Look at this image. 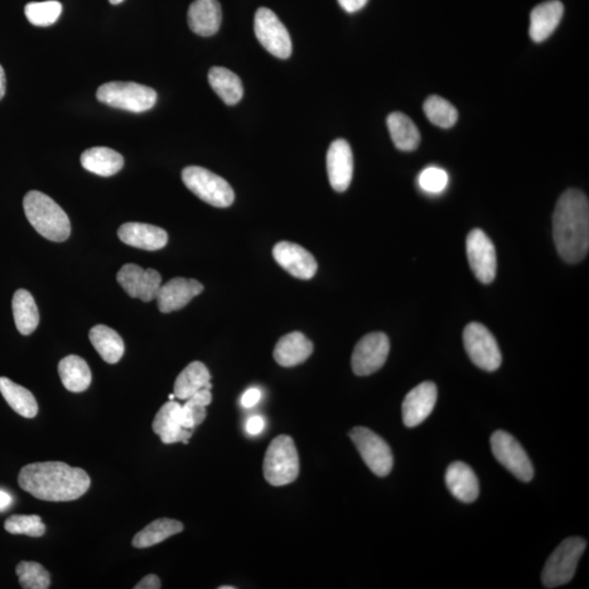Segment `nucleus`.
I'll use <instances>...</instances> for the list:
<instances>
[{"label":"nucleus","mask_w":589,"mask_h":589,"mask_svg":"<svg viewBox=\"0 0 589 589\" xmlns=\"http://www.w3.org/2000/svg\"><path fill=\"white\" fill-rule=\"evenodd\" d=\"M586 545V540L579 537L563 540L545 564L542 573L544 586L553 589L571 582Z\"/></svg>","instance_id":"nucleus-6"},{"label":"nucleus","mask_w":589,"mask_h":589,"mask_svg":"<svg viewBox=\"0 0 589 589\" xmlns=\"http://www.w3.org/2000/svg\"><path fill=\"white\" fill-rule=\"evenodd\" d=\"M117 281L132 298L149 303L157 298L162 277L156 270H144L137 264H125L117 273Z\"/></svg>","instance_id":"nucleus-14"},{"label":"nucleus","mask_w":589,"mask_h":589,"mask_svg":"<svg viewBox=\"0 0 589 589\" xmlns=\"http://www.w3.org/2000/svg\"><path fill=\"white\" fill-rule=\"evenodd\" d=\"M220 589H235L234 586H221Z\"/></svg>","instance_id":"nucleus-47"},{"label":"nucleus","mask_w":589,"mask_h":589,"mask_svg":"<svg viewBox=\"0 0 589 589\" xmlns=\"http://www.w3.org/2000/svg\"><path fill=\"white\" fill-rule=\"evenodd\" d=\"M211 402L212 394L209 389H201L186 399L185 405L182 407V427L193 431L204 423L206 417V407H209Z\"/></svg>","instance_id":"nucleus-34"},{"label":"nucleus","mask_w":589,"mask_h":589,"mask_svg":"<svg viewBox=\"0 0 589 589\" xmlns=\"http://www.w3.org/2000/svg\"><path fill=\"white\" fill-rule=\"evenodd\" d=\"M62 4L56 0L48 2L30 3L24 8L26 17L33 26L50 27L61 17Z\"/></svg>","instance_id":"nucleus-36"},{"label":"nucleus","mask_w":589,"mask_h":589,"mask_svg":"<svg viewBox=\"0 0 589 589\" xmlns=\"http://www.w3.org/2000/svg\"><path fill=\"white\" fill-rule=\"evenodd\" d=\"M264 429V420L259 416L250 418L247 423V432L253 436L262 432Z\"/></svg>","instance_id":"nucleus-43"},{"label":"nucleus","mask_w":589,"mask_h":589,"mask_svg":"<svg viewBox=\"0 0 589 589\" xmlns=\"http://www.w3.org/2000/svg\"><path fill=\"white\" fill-rule=\"evenodd\" d=\"M446 484L451 494L464 504H472L480 496L478 478L465 463L454 462L448 467Z\"/></svg>","instance_id":"nucleus-22"},{"label":"nucleus","mask_w":589,"mask_h":589,"mask_svg":"<svg viewBox=\"0 0 589 589\" xmlns=\"http://www.w3.org/2000/svg\"><path fill=\"white\" fill-rule=\"evenodd\" d=\"M418 182L420 188L424 191L431 193L442 192L448 186V173L443 171L442 168L428 167L420 173Z\"/></svg>","instance_id":"nucleus-39"},{"label":"nucleus","mask_w":589,"mask_h":589,"mask_svg":"<svg viewBox=\"0 0 589 589\" xmlns=\"http://www.w3.org/2000/svg\"><path fill=\"white\" fill-rule=\"evenodd\" d=\"M327 168L333 190L337 192L349 190L354 173V157L346 140L337 139L331 143L327 156Z\"/></svg>","instance_id":"nucleus-17"},{"label":"nucleus","mask_w":589,"mask_h":589,"mask_svg":"<svg viewBox=\"0 0 589 589\" xmlns=\"http://www.w3.org/2000/svg\"><path fill=\"white\" fill-rule=\"evenodd\" d=\"M273 257L278 264L294 278L311 279L317 273L318 263L315 257L297 244L289 241L278 243L273 248Z\"/></svg>","instance_id":"nucleus-16"},{"label":"nucleus","mask_w":589,"mask_h":589,"mask_svg":"<svg viewBox=\"0 0 589 589\" xmlns=\"http://www.w3.org/2000/svg\"><path fill=\"white\" fill-rule=\"evenodd\" d=\"M392 141L400 151L410 152L416 149L420 142V133L417 125L408 116L394 112L386 119Z\"/></svg>","instance_id":"nucleus-30"},{"label":"nucleus","mask_w":589,"mask_h":589,"mask_svg":"<svg viewBox=\"0 0 589 589\" xmlns=\"http://www.w3.org/2000/svg\"><path fill=\"white\" fill-rule=\"evenodd\" d=\"M183 183L202 201L216 207H229L234 204L235 192L224 178L206 168L188 166L182 173Z\"/></svg>","instance_id":"nucleus-7"},{"label":"nucleus","mask_w":589,"mask_h":589,"mask_svg":"<svg viewBox=\"0 0 589 589\" xmlns=\"http://www.w3.org/2000/svg\"><path fill=\"white\" fill-rule=\"evenodd\" d=\"M124 0H109V3L112 4H122Z\"/></svg>","instance_id":"nucleus-46"},{"label":"nucleus","mask_w":589,"mask_h":589,"mask_svg":"<svg viewBox=\"0 0 589 589\" xmlns=\"http://www.w3.org/2000/svg\"><path fill=\"white\" fill-rule=\"evenodd\" d=\"M222 23V8L217 0H196L188 11V24L193 33L205 37L216 35Z\"/></svg>","instance_id":"nucleus-21"},{"label":"nucleus","mask_w":589,"mask_h":589,"mask_svg":"<svg viewBox=\"0 0 589 589\" xmlns=\"http://www.w3.org/2000/svg\"><path fill=\"white\" fill-rule=\"evenodd\" d=\"M153 432L164 444L182 442L188 444L192 431L182 427V405L173 400L164 404L152 424Z\"/></svg>","instance_id":"nucleus-19"},{"label":"nucleus","mask_w":589,"mask_h":589,"mask_svg":"<svg viewBox=\"0 0 589 589\" xmlns=\"http://www.w3.org/2000/svg\"><path fill=\"white\" fill-rule=\"evenodd\" d=\"M465 350L478 368L496 371L500 368L502 355L495 336L480 323L472 322L463 333Z\"/></svg>","instance_id":"nucleus-8"},{"label":"nucleus","mask_w":589,"mask_h":589,"mask_svg":"<svg viewBox=\"0 0 589 589\" xmlns=\"http://www.w3.org/2000/svg\"><path fill=\"white\" fill-rule=\"evenodd\" d=\"M261 399V392L258 389H250L246 391V393L241 398V404L246 408H250L254 407L255 404L259 402Z\"/></svg>","instance_id":"nucleus-40"},{"label":"nucleus","mask_w":589,"mask_h":589,"mask_svg":"<svg viewBox=\"0 0 589 589\" xmlns=\"http://www.w3.org/2000/svg\"><path fill=\"white\" fill-rule=\"evenodd\" d=\"M211 88L226 105H236L244 96L243 82L239 77L223 67H214L209 71Z\"/></svg>","instance_id":"nucleus-32"},{"label":"nucleus","mask_w":589,"mask_h":589,"mask_svg":"<svg viewBox=\"0 0 589 589\" xmlns=\"http://www.w3.org/2000/svg\"><path fill=\"white\" fill-rule=\"evenodd\" d=\"M4 529L12 535H27L30 537H42L45 534V525L38 515H12L4 521Z\"/></svg>","instance_id":"nucleus-38"},{"label":"nucleus","mask_w":589,"mask_h":589,"mask_svg":"<svg viewBox=\"0 0 589 589\" xmlns=\"http://www.w3.org/2000/svg\"><path fill=\"white\" fill-rule=\"evenodd\" d=\"M27 219L38 234L55 243L69 238L71 224L69 215L45 193L32 190L23 199Z\"/></svg>","instance_id":"nucleus-3"},{"label":"nucleus","mask_w":589,"mask_h":589,"mask_svg":"<svg viewBox=\"0 0 589 589\" xmlns=\"http://www.w3.org/2000/svg\"><path fill=\"white\" fill-rule=\"evenodd\" d=\"M118 238L125 245L148 251L162 249L168 241L166 230L161 227L134 222L120 226Z\"/></svg>","instance_id":"nucleus-20"},{"label":"nucleus","mask_w":589,"mask_h":589,"mask_svg":"<svg viewBox=\"0 0 589 589\" xmlns=\"http://www.w3.org/2000/svg\"><path fill=\"white\" fill-rule=\"evenodd\" d=\"M58 374L65 388L72 393H81L89 389L92 373L86 361L77 355L65 357L58 365Z\"/></svg>","instance_id":"nucleus-26"},{"label":"nucleus","mask_w":589,"mask_h":589,"mask_svg":"<svg viewBox=\"0 0 589 589\" xmlns=\"http://www.w3.org/2000/svg\"><path fill=\"white\" fill-rule=\"evenodd\" d=\"M466 253L472 271L482 284L494 282L496 253L494 243L481 230H472L466 239Z\"/></svg>","instance_id":"nucleus-13"},{"label":"nucleus","mask_w":589,"mask_h":589,"mask_svg":"<svg viewBox=\"0 0 589 589\" xmlns=\"http://www.w3.org/2000/svg\"><path fill=\"white\" fill-rule=\"evenodd\" d=\"M18 484L38 500L67 502L86 494L91 480L82 468L64 462H37L21 468Z\"/></svg>","instance_id":"nucleus-1"},{"label":"nucleus","mask_w":589,"mask_h":589,"mask_svg":"<svg viewBox=\"0 0 589 589\" xmlns=\"http://www.w3.org/2000/svg\"><path fill=\"white\" fill-rule=\"evenodd\" d=\"M337 2H339L340 6L344 9L346 12L352 13L363 9L367 3H368V0H337Z\"/></svg>","instance_id":"nucleus-41"},{"label":"nucleus","mask_w":589,"mask_h":589,"mask_svg":"<svg viewBox=\"0 0 589 589\" xmlns=\"http://www.w3.org/2000/svg\"><path fill=\"white\" fill-rule=\"evenodd\" d=\"M263 474L269 484L275 487L292 484L297 480L299 456L291 437L282 434L270 443L265 453Z\"/></svg>","instance_id":"nucleus-5"},{"label":"nucleus","mask_w":589,"mask_h":589,"mask_svg":"<svg viewBox=\"0 0 589 589\" xmlns=\"http://www.w3.org/2000/svg\"><path fill=\"white\" fill-rule=\"evenodd\" d=\"M13 504V498L6 490L0 489V512L7 511Z\"/></svg>","instance_id":"nucleus-44"},{"label":"nucleus","mask_w":589,"mask_h":589,"mask_svg":"<svg viewBox=\"0 0 589 589\" xmlns=\"http://www.w3.org/2000/svg\"><path fill=\"white\" fill-rule=\"evenodd\" d=\"M553 239L558 254L568 263H577L589 249V204L582 191L569 190L555 206Z\"/></svg>","instance_id":"nucleus-2"},{"label":"nucleus","mask_w":589,"mask_h":589,"mask_svg":"<svg viewBox=\"0 0 589 589\" xmlns=\"http://www.w3.org/2000/svg\"><path fill=\"white\" fill-rule=\"evenodd\" d=\"M438 399L437 385L432 381H424L409 391L402 405V416L405 426L417 427L432 413Z\"/></svg>","instance_id":"nucleus-15"},{"label":"nucleus","mask_w":589,"mask_h":589,"mask_svg":"<svg viewBox=\"0 0 589 589\" xmlns=\"http://www.w3.org/2000/svg\"><path fill=\"white\" fill-rule=\"evenodd\" d=\"M101 103L110 108L127 110L132 113H143L157 104V92L149 86L136 82H108L96 92Z\"/></svg>","instance_id":"nucleus-4"},{"label":"nucleus","mask_w":589,"mask_h":589,"mask_svg":"<svg viewBox=\"0 0 589 589\" xmlns=\"http://www.w3.org/2000/svg\"><path fill=\"white\" fill-rule=\"evenodd\" d=\"M14 323L22 335H30L40 323V313L31 293L18 289L12 298Z\"/></svg>","instance_id":"nucleus-29"},{"label":"nucleus","mask_w":589,"mask_h":589,"mask_svg":"<svg viewBox=\"0 0 589 589\" xmlns=\"http://www.w3.org/2000/svg\"><path fill=\"white\" fill-rule=\"evenodd\" d=\"M350 438L375 475L385 477L390 474L393 468V454L383 438L366 427L352 428Z\"/></svg>","instance_id":"nucleus-9"},{"label":"nucleus","mask_w":589,"mask_h":589,"mask_svg":"<svg viewBox=\"0 0 589 589\" xmlns=\"http://www.w3.org/2000/svg\"><path fill=\"white\" fill-rule=\"evenodd\" d=\"M183 525L182 521L172 519H158L149 523L147 528L134 536L133 545L137 549L152 547L164 542L173 535L182 533Z\"/></svg>","instance_id":"nucleus-33"},{"label":"nucleus","mask_w":589,"mask_h":589,"mask_svg":"<svg viewBox=\"0 0 589 589\" xmlns=\"http://www.w3.org/2000/svg\"><path fill=\"white\" fill-rule=\"evenodd\" d=\"M0 393L14 412L24 418H35L38 412L37 402L30 391L14 383L6 376H0Z\"/></svg>","instance_id":"nucleus-31"},{"label":"nucleus","mask_w":589,"mask_h":589,"mask_svg":"<svg viewBox=\"0 0 589 589\" xmlns=\"http://www.w3.org/2000/svg\"><path fill=\"white\" fill-rule=\"evenodd\" d=\"M313 344L301 332H292L284 335L275 346V361L282 367L301 365L311 356Z\"/></svg>","instance_id":"nucleus-24"},{"label":"nucleus","mask_w":589,"mask_h":589,"mask_svg":"<svg viewBox=\"0 0 589 589\" xmlns=\"http://www.w3.org/2000/svg\"><path fill=\"white\" fill-rule=\"evenodd\" d=\"M390 352V340L384 333L366 335L355 346L351 368L359 376L370 375L383 368Z\"/></svg>","instance_id":"nucleus-12"},{"label":"nucleus","mask_w":589,"mask_h":589,"mask_svg":"<svg viewBox=\"0 0 589 589\" xmlns=\"http://www.w3.org/2000/svg\"><path fill=\"white\" fill-rule=\"evenodd\" d=\"M175 398H176V397H175V394H171V395H170V399H171V400H173V399H175Z\"/></svg>","instance_id":"nucleus-48"},{"label":"nucleus","mask_w":589,"mask_h":589,"mask_svg":"<svg viewBox=\"0 0 589 589\" xmlns=\"http://www.w3.org/2000/svg\"><path fill=\"white\" fill-rule=\"evenodd\" d=\"M89 337L92 345L106 363L114 365L122 359L125 344L117 332L109 327L99 325L92 327Z\"/></svg>","instance_id":"nucleus-28"},{"label":"nucleus","mask_w":589,"mask_h":589,"mask_svg":"<svg viewBox=\"0 0 589 589\" xmlns=\"http://www.w3.org/2000/svg\"><path fill=\"white\" fill-rule=\"evenodd\" d=\"M4 93H6V76L3 67L0 66V100L4 98Z\"/></svg>","instance_id":"nucleus-45"},{"label":"nucleus","mask_w":589,"mask_h":589,"mask_svg":"<svg viewBox=\"0 0 589 589\" xmlns=\"http://www.w3.org/2000/svg\"><path fill=\"white\" fill-rule=\"evenodd\" d=\"M161 581L154 574H149V576L144 577L141 581H140L134 589H159L161 588Z\"/></svg>","instance_id":"nucleus-42"},{"label":"nucleus","mask_w":589,"mask_h":589,"mask_svg":"<svg viewBox=\"0 0 589 589\" xmlns=\"http://www.w3.org/2000/svg\"><path fill=\"white\" fill-rule=\"evenodd\" d=\"M564 7L559 0L538 4L530 13L529 36L536 43H542L553 35L563 17Z\"/></svg>","instance_id":"nucleus-23"},{"label":"nucleus","mask_w":589,"mask_h":589,"mask_svg":"<svg viewBox=\"0 0 589 589\" xmlns=\"http://www.w3.org/2000/svg\"><path fill=\"white\" fill-rule=\"evenodd\" d=\"M424 112L434 125L440 128H451L458 119L457 109L448 101L437 95L426 100Z\"/></svg>","instance_id":"nucleus-35"},{"label":"nucleus","mask_w":589,"mask_h":589,"mask_svg":"<svg viewBox=\"0 0 589 589\" xmlns=\"http://www.w3.org/2000/svg\"><path fill=\"white\" fill-rule=\"evenodd\" d=\"M254 33L260 44L275 57L286 60L292 55V38L271 9L259 8L254 16Z\"/></svg>","instance_id":"nucleus-10"},{"label":"nucleus","mask_w":589,"mask_h":589,"mask_svg":"<svg viewBox=\"0 0 589 589\" xmlns=\"http://www.w3.org/2000/svg\"><path fill=\"white\" fill-rule=\"evenodd\" d=\"M211 374L205 364L193 361L177 376L173 394L178 399L186 400L201 389H212Z\"/></svg>","instance_id":"nucleus-27"},{"label":"nucleus","mask_w":589,"mask_h":589,"mask_svg":"<svg viewBox=\"0 0 589 589\" xmlns=\"http://www.w3.org/2000/svg\"><path fill=\"white\" fill-rule=\"evenodd\" d=\"M491 450L496 461L504 466L512 475L520 481L528 482L533 480L534 467L528 453L523 447L504 431L496 432L490 439Z\"/></svg>","instance_id":"nucleus-11"},{"label":"nucleus","mask_w":589,"mask_h":589,"mask_svg":"<svg viewBox=\"0 0 589 589\" xmlns=\"http://www.w3.org/2000/svg\"><path fill=\"white\" fill-rule=\"evenodd\" d=\"M16 573L19 583L24 589L50 588V573L40 563L22 561L18 564Z\"/></svg>","instance_id":"nucleus-37"},{"label":"nucleus","mask_w":589,"mask_h":589,"mask_svg":"<svg viewBox=\"0 0 589 589\" xmlns=\"http://www.w3.org/2000/svg\"><path fill=\"white\" fill-rule=\"evenodd\" d=\"M204 285L197 279L175 278L161 285L157 294L158 311L171 313L180 311L191 302L192 298L204 292Z\"/></svg>","instance_id":"nucleus-18"},{"label":"nucleus","mask_w":589,"mask_h":589,"mask_svg":"<svg viewBox=\"0 0 589 589\" xmlns=\"http://www.w3.org/2000/svg\"><path fill=\"white\" fill-rule=\"evenodd\" d=\"M124 157L113 149L96 147L86 149L81 156V165L86 171L102 177H109L122 171Z\"/></svg>","instance_id":"nucleus-25"}]
</instances>
